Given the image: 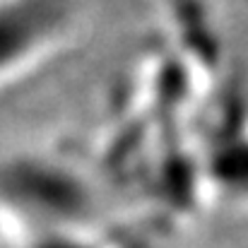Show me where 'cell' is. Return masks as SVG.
<instances>
[{
	"label": "cell",
	"mask_w": 248,
	"mask_h": 248,
	"mask_svg": "<svg viewBox=\"0 0 248 248\" xmlns=\"http://www.w3.org/2000/svg\"><path fill=\"white\" fill-rule=\"evenodd\" d=\"M70 29L63 0H0V84L39 63Z\"/></svg>",
	"instance_id": "1"
}]
</instances>
